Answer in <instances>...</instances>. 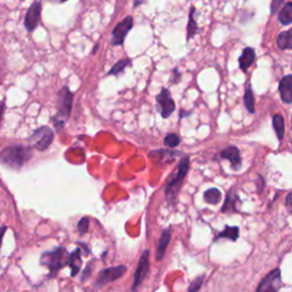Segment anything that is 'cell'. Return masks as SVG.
Masks as SVG:
<instances>
[{
	"instance_id": "obj_1",
	"label": "cell",
	"mask_w": 292,
	"mask_h": 292,
	"mask_svg": "<svg viewBox=\"0 0 292 292\" xmlns=\"http://www.w3.org/2000/svg\"><path fill=\"white\" fill-rule=\"evenodd\" d=\"M32 147L22 145H12L5 147L0 152V165L12 169H19L31 159Z\"/></svg>"
},
{
	"instance_id": "obj_2",
	"label": "cell",
	"mask_w": 292,
	"mask_h": 292,
	"mask_svg": "<svg viewBox=\"0 0 292 292\" xmlns=\"http://www.w3.org/2000/svg\"><path fill=\"white\" fill-rule=\"evenodd\" d=\"M189 169H190V159L189 158H184V159L181 160L179 165H178L177 171L168 178L165 194L167 197V201L169 202V204H174L175 202Z\"/></svg>"
},
{
	"instance_id": "obj_3",
	"label": "cell",
	"mask_w": 292,
	"mask_h": 292,
	"mask_svg": "<svg viewBox=\"0 0 292 292\" xmlns=\"http://www.w3.org/2000/svg\"><path fill=\"white\" fill-rule=\"evenodd\" d=\"M69 257L66 250L63 246H57L52 251L43 252L40 258L41 265L46 266L49 271V276L54 278L58 273V271L69 264Z\"/></svg>"
},
{
	"instance_id": "obj_4",
	"label": "cell",
	"mask_w": 292,
	"mask_h": 292,
	"mask_svg": "<svg viewBox=\"0 0 292 292\" xmlns=\"http://www.w3.org/2000/svg\"><path fill=\"white\" fill-rule=\"evenodd\" d=\"M54 141V131L52 128L42 126L37 128L30 136L29 142L32 148H37L38 151H46L52 145Z\"/></svg>"
},
{
	"instance_id": "obj_5",
	"label": "cell",
	"mask_w": 292,
	"mask_h": 292,
	"mask_svg": "<svg viewBox=\"0 0 292 292\" xmlns=\"http://www.w3.org/2000/svg\"><path fill=\"white\" fill-rule=\"evenodd\" d=\"M73 106V94L70 92V88L68 86H64L59 89L57 93V108L58 113L57 117L63 119V120H68L71 117Z\"/></svg>"
},
{
	"instance_id": "obj_6",
	"label": "cell",
	"mask_w": 292,
	"mask_h": 292,
	"mask_svg": "<svg viewBox=\"0 0 292 292\" xmlns=\"http://www.w3.org/2000/svg\"><path fill=\"white\" fill-rule=\"evenodd\" d=\"M126 272H127V267L125 265L108 267V268H105L100 272V274H98L97 280L95 282V285L97 288H101L103 285L112 283V282L122 278Z\"/></svg>"
},
{
	"instance_id": "obj_7",
	"label": "cell",
	"mask_w": 292,
	"mask_h": 292,
	"mask_svg": "<svg viewBox=\"0 0 292 292\" xmlns=\"http://www.w3.org/2000/svg\"><path fill=\"white\" fill-rule=\"evenodd\" d=\"M148 258H150V251L144 250L142 252L140 263H138L135 275H133V283L131 290H136L147 278L148 272H150V261H148Z\"/></svg>"
},
{
	"instance_id": "obj_8",
	"label": "cell",
	"mask_w": 292,
	"mask_h": 292,
	"mask_svg": "<svg viewBox=\"0 0 292 292\" xmlns=\"http://www.w3.org/2000/svg\"><path fill=\"white\" fill-rule=\"evenodd\" d=\"M133 26V18L131 16H127L123 21L118 23L112 31V44L120 46L125 42L128 32L130 31Z\"/></svg>"
},
{
	"instance_id": "obj_9",
	"label": "cell",
	"mask_w": 292,
	"mask_h": 292,
	"mask_svg": "<svg viewBox=\"0 0 292 292\" xmlns=\"http://www.w3.org/2000/svg\"><path fill=\"white\" fill-rule=\"evenodd\" d=\"M41 9L42 6L40 2L33 3L28 9V12L26 14V18H24V27H26L29 32L34 31L39 24H40Z\"/></svg>"
},
{
	"instance_id": "obj_10",
	"label": "cell",
	"mask_w": 292,
	"mask_h": 292,
	"mask_svg": "<svg viewBox=\"0 0 292 292\" xmlns=\"http://www.w3.org/2000/svg\"><path fill=\"white\" fill-rule=\"evenodd\" d=\"M282 281H281V271L274 269L266 276V278L260 282V284L257 288L258 292H276L281 289Z\"/></svg>"
},
{
	"instance_id": "obj_11",
	"label": "cell",
	"mask_w": 292,
	"mask_h": 292,
	"mask_svg": "<svg viewBox=\"0 0 292 292\" xmlns=\"http://www.w3.org/2000/svg\"><path fill=\"white\" fill-rule=\"evenodd\" d=\"M156 103L158 105H159L161 117L163 119L169 118L172 113H174L176 108V104L174 101H172L169 91L166 88H163L159 95L156 96Z\"/></svg>"
},
{
	"instance_id": "obj_12",
	"label": "cell",
	"mask_w": 292,
	"mask_h": 292,
	"mask_svg": "<svg viewBox=\"0 0 292 292\" xmlns=\"http://www.w3.org/2000/svg\"><path fill=\"white\" fill-rule=\"evenodd\" d=\"M220 158L230 160L231 167L233 170H239L242 165V159L240 155V150L236 146H229L220 153Z\"/></svg>"
},
{
	"instance_id": "obj_13",
	"label": "cell",
	"mask_w": 292,
	"mask_h": 292,
	"mask_svg": "<svg viewBox=\"0 0 292 292\" xmlns=\"http://www.w3.org/2000/svg\"><path fill=\"white\" fill-rule=\"evenodd\" d=\"M279 91L281 100L285 104H292V74L285 76L281 79Z\"/></svg>"
},
{
	"instance_id": "obj_14",
	"label": "cell",
	"mask_w": 292,
	"mask_h": 292,
	"mask_svg": "<svg viewBox=\"0 0 292 292\" xmlns=\"http://www.w3.org/2000/svg\"><path fill=\"white\" fill-rule=\"evenodd\" d=\"M170 240H171V230L170 227H168V229L163 230L161 233L159 244H158V249H156V260L163 259V257H165L167 251V246L169 245Z\"/></svg>"
},
{
	"instance_id": "obj_15",
	"label": "cell",
	"mask_w": 292,
	"mask_h": 292,
	"mask_svg": "<svg viewBox=\"0 0 292 292\" xmlns=\"http://www.w3.org/2000/svg\"><path fill=\"white\" fill-rule=\"evenodd\" d=\"M81 256H82V252H81V246H79L73 252L70 254V257H69V264L68 266H70L71 268V276L74 278V276H77L79 271L81 268V265H82V259H81Z\"/></svg>"
},
{
	"instance_id": "obj_16",
	"label": "cell",
	"mask_w": 292,
	"mask_h": 292,
	"mask_svg": "<svg viewBox=\"0 0 292 292\" xmlns=\"http://www.w3.org/2000/svg\"><path fill=\"white\" fill-rule=\"evenodd\" d=\"M256 59V53L252 48L246 47L243 49V53L239 58V63H240V69L242 71H246L248 69L254 64Z\"/></svg>"
},
{
	"instance_id": "obj_17",
	"label": "cell",
	"mask_w": 292,
	"mask_h": 292,
	"mask_svg": "<svg viewBox=\"0 0 292 292\" xmlns=\"http://www.w3.org/2000/svg\"><path fill=\"white\" fill-rule=\"evenodd\" d=\"M239 200V196L235 194L234 190L230 191L226 195V200L224 206L221 207V212H235L236 210V202Z\"/></svg>"
},
{
	"instance_id": "obj_18",
	"label": "cell",
	"mask_w": 292,
	"mask_h": 292,
	"mask_svg": "<svg viewBox=\"0 0 292 292\" xmlns=\"http://www.w3.org/2000/svg\"><path fill=\"white\" fill-rule=\"evenodd\" d=\"M278 46L280 49H292V28L289 31L281 32L278 37Z\"/></svg>"
},
{
	"instance_id": "obj_19",
	"label": "cell",
	"mask_w": 292,
	"mask_h": 292,
	"mask_svg": "<svg viewBox=\"0 0 292 292\" xmlns=\"http://www.w3.org/2000/svg\"><path fill=\"white\" fill-rule=\"evenodd\" d=\"M240 235V229L237 226H226L225 230L220 232L217 236V240L218 239H229L231 241H236L239 239Z\"/></svg>"
},
{
	"instance_id": "obj_20",
	"label": "cell",
	"mask_w": 292,
	"mask_h": 292,
	"mask_svg": "<svg viewBox=\"0 0 292 292\" xmlns=\"http://www.w3.org/2000/svg\"><path fill=\"white\" fill-rule=\"evenodd\" d=\"M273 127L274 130L276 132V136H278L279 140H283L284 133H285V123L284 119L281 115H275L273 117Z\"/></svg>"
},
{
	"instance_id": "obj_21",
	"label": "cell",
	"mask_w": 292,
	"mask_h": 292,
	"mask_svg": "<svg viewBox=\"0 0 292 292\" xmlns=\"http://www.w3.org/2000/svg\"><path fill=\"white\" fill-rule=\"evenodd\" d=\"M279 21L283 26L292 23V3H286L279 13Z\"/></svg>"
},
{
	"instance_id": "obj_22",
	"label": "cell",
	"mask_w": 292,
	"mask_h": 292,
	"mask_svg": "<svg viewBox=\"0 0 292 292\" xmlns=\"http://www.w3.org/2000/svg\"><path fill=\"white\" fill-rule=\"evenodd\" d=\"M204 199L207 204L210 205H217L219 204V201L221 199V192L218 189H210L207 190L204 194Z\"/></svg>"
},
{
	"instance_id": "obj_23",
	"label": "cell",
	"mask_w": 292,
	"mask_h": 292,
	"mask_svg": "<svg viewBox=\"0 0 292 292\" xmlns=\"http://www.w3.org/2000/svg\"><path fill=\"white\" fill-rule=\"evenodd\" d=\"M131 63L130 58H122L120 61H118L115 66H113L110 71L107 72V76H119V74L125 71V69L127 66H129Z\"/></svg>"
},
{
	"instance_id": "obj_24",
	"label": "cell",
	"mask_w": 292,
	"mask_h": 292,
	"mask_svg": "<svg viewBox=\"0 0 292 292\" xmlns=\"http://www.w3.org/2000/svg\"><path fill=\"white\" fill-rule=\"evenodd\" d=\"M244 106L249 113H255V98L251 86L248 85L244 93Z\"/></svg>"
},
{
	"instance_id": "obj_25",
	"label": "cell",
	"mask_w": 292,
	"mask_h": 292,
	"mask_svg": "<svg viewBox=\"0 0 292 292\" xmlns=\"http://www.w3.org/2000/svg\"><path fill=\"white\" fill-rule=\"evenodd\" d=\"M194 12H195V8L192 7L191 13H190V18H189V24H187V39L193 38L195 36V33L197 32V26L194 19Z\"/></svg>"
},
{
	"instance_id": "obj_26",
	"label": "cell",
	"mask_w": 292,
	"mask_h": 292,
	"mask_svg": "<svg viewBox=\"0 0 292 292\" xmlns=\"http://www.w3.org/2000/svg\"><path fill=\"white\" fill-rule=\"evenodd\" d=\"M165 145L169 148H175L176 146H178L181 144V138L176 133H168V135L165 137Z\"/></svg>"
},
{
	"instance_id": "obj_27",
	"label": "cell",
	"mask_w": 292,
	"mask_h": 292,
	"mask_svg": "<svg viewBox=\"0 0 292 292\" xmlns=\"http://www.w3.org/2000/svg\"><path fill=\"white\" fill-rule=\"evenodd\" d=\"M88 227H89V218H88V217H82V218L79 220L78 225H77L79 234H80V235L86 234L87 232H88Z\"/></svg>"
},
{
	"instance_id": "obj_28",
	"label": "cell",
	"mask_w": 292,
	"mask_h": 292,
	"mask_svg": "<svg viewBox=\"0 0 292 292\" xmlns=\"http://www.w3.org/2000/svg\"><path fill=\"white\" fill-rule=\"evenodd\" d=\"M205 279H206L205 275H202V276H199V278H196V279L191 283L190 288H189V291H190V292L199 291L200 288L202 286V284H204Z\"/></svg>"
},
{
	"instance_id": "obj_29",
	"label": "cell",
	"mask_w": 292,
	"mask_h": 292,
	"mask_svg": "<svg viewBox=\"0 0 292 292\" xmlns=\"http://www.w3.org/2000/svg\"><path fill=\"white\" fill-rule=\"evenodd\" d=\"M94 263H95V261H91V263H89L88 265H87V267L85 268V271L82 272V276H81V282H85L87 279H89V276H91V274H92V272H93V269H94Z\"/></svg>"
},
{
	"instance_id": "obj_30",
	"label": "cell",
	"mask_w": 292,
	"mask_h": 292,
	"mask_svg": "<svg viewBox=\"0 0 292 292\" xmlns=\"http://www.w3.org/2000/svg\"><path fill=\"white\" fill-rule=\"evenodd\" d=\"M53 123H54V126H55L56 130L59 131L61 129H63L64 123H65V120H63V119L55 116V117H53Z\"/></svg>"
},
{
	"instance_id": "obj_31",
	"label": "cell",
	"mask_w": 292,
	"mask_h": 292,
	"mask_svg": "<svg viewBox=\"0 0 292 292\" xmlns=\"http://www.w3.org/2000/svg\"><path fill=\"white\" fill-rule=\"evenodd\" d=\"M283 3H284V0H273V2H272L271 13L274 15L276 12H278V9H279V7H280V5H282Z\"/></svg>"
},
{
	"instance_id": "obj_32",
	"label": "cell",
	"mask_w": 292,
	"mask_h": 292,
	"mask_svg": "<svg viewBox=\"0 0 292 292\" xmlns=\"http://www.w3.org/2000/svg\"><path fill=\"white\" fill-rule=\"evenodd\" d=\"M174 77L175 78H172L171 81H172V83H177L178 81H179V78H181V73H179V71H178V69H175L174 70Z\"/></svg>"
},
{
	"instance_id": "obj_33",
	"label": "cell",
	"mask_w": 292,
	"mask_h": 292,
	"mask_svg": "<svg viewBox=\"0 0 292 292\" xmlns=\"http://www.w3.org/2000/svg\"><path fill=\"white\" fill-rule=\"evenodd\" d=\"M285 206L292 209V192L289 193V194L285 197Z\"/></svg>"
},
{
	"instance_id": "obj_34",
	"label": "cell",
	"mask_w": 292,
	"mask_h": 292,
	"mask_svg": "<svg viewBox=\"0 0 292 292\" xmlns=\"http://www.w3.org/2000/svg\"><path fill=\"white\" fill-rule=\"evenodd\" d=\"M6 231H7V226L0 227V248H2V243H3V236L5 233H6Z\"/></svg>"
},
{
	"instance_id": "obj_35",
	"label": "cell",
	"mask_w": 292,
	"mask_h": 292,
	"mask_svg": "<svg viewBox=\"0 0 292 292\" xmlns=\"http://www.w3.org/2000/svg\"><path fill=\"white\" fill-rule=\"evenodd\" d=\"M5 106H6V103H5V101H0V123H2V118H3L4 111H5Z\"/></svg>"
},
{
	"instance_id": "obj_36",
	"label": "cell",
	"mask_w": 292,
	"mask_h": 292,
	"mask_svg": "<svg viewBox=\"0 0 292 292\" xmlns=\"http://www.w3.org/2000/svg\"><path fill=\"white\" fill-rule=\"evenodd\" d=\"M144 2L145 0H133V8H137L138 6H141V5Z\"/></svg>"
},
{
	"instance_id": "obj_37",
	"label": "cell",
	"mask_w": 292,
	"mask_h": 292,
	"mask_svg": "<svg viewBox=\"0 0 292 292\" xmlns=\"http://www.w3.org/2000/svg\"><path fill=\"white\" fill-rule=\"evenodd\" d=\"M97 49H98V44H96V46H95V47H94V51H93V54H95V52L97 51Z\"/></svg>"
},
{
	"instance_id": "obj_38",
	"label": "cell",
	"mask_w": 292,
	"mask_h": 292,
	"mask_svg": "<svg viewBox=\"0 0 292 292\" xmlns=\"http://www.w3.org/2000/svg\"><path fill=\"white\" fill-rule=\"evenodd\" d=\"M59 3H65V2H68V0H58Z\"/></svg>"
}]
</instances>
